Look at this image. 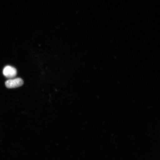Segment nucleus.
<instances>
[{
	"label": "nucleus",
	"mask_w": 160,
	"mask_h": 160,
	"mask_svg": "<svg viewBox=\"0 0 160 160\" xmlns=\"http://www.w3.org/2000/svg\"><path fill=\"white\" fill-rule=\"evenodd\" d=\"M23 83L22 79L20 78H17L8 80L5 82V85L8 88H14L21 87L23 85Z\"/></svg>",
	"instance_id": "nucleus-1"
},
{
	"label": "nucleus",
	"mask_w": 160,
	"mask_h": 160,
	"mask_svg": "<svg viewBox=\"0 0 160 160\" xmlns=\"http://www.w3.org/2000/svg\"><path fill=\"white\" fill-rule=\"evenodd\" d=\"M3 74L5 77L12 79L17 74V71L15 68L10 66H7L3 70Z\"/></svg>",
	"instance_id": "nucleus-2"
}]
</instances>
